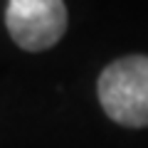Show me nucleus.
I'll list each match as a JSON object with an SVG mask.
<instances>
[{
  "instance_id": "obj_1",
  "label": "nucleus",
  "mask_w": 148,
  "mask_h": 148,
  "mask_svg": "<svg viewBox=\"0 0 148 148\" xmlns=\"http://www.w3.org/2000/svg\"><path fill=\"white\" fill-rule=\"evenodd\" d=\"M96 91L111 121L131 128L148 126V57L131 54L111 62L101 72Z\"/></svg>"
},
{
  "instance_id": "obj_2",
  "label": "nucleus",
  "mask_w": 148,
  "mask_h": 148,
  "mask_svg": "<svg viewBox=\"0 0 148 148\" xmlns=\"http://www.w3.org/2000/svg\"><path fill=\"white\" fill-rule=\"evenodd\" d=\"M5 27L25 52L49 49L67 32L64 0H8Z\"/></svg>"
}]
</instances>
